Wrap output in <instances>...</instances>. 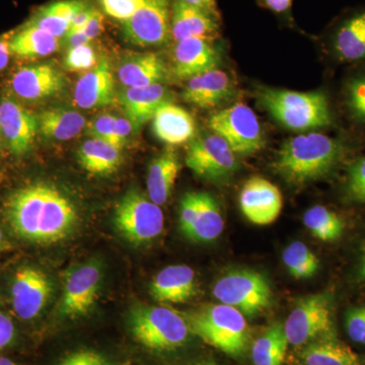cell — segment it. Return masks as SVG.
<instances>
[{
  "label": "cell",
  "instance_id": "1",
  "mask_svg": "<svg viewBox=\"0 0 365 365\" xmlns=\"http://www.w3.org/2000/svg\"><path fill=\"white\" fill-rule=\"evenodd\" d=\"M6 212L16 237L43 246L66 240L78 220L71 199L47 182H35L14 192L7 200Z\"/></svg>",
  "mask_w": 365,
  "mask_h": 365
},
{
  "label": "cell",
  "instance_id": "25",
  "mask_svg": "<svg viewBox=\"0 0 365 365\" xmlns=\"http://www.w3.org/2000/svg\"><path fill=\"white\" fill-rule=\"evenodd\" d=\"M179 155L172 148L163 151L151 162L148 175V196L153 203H167L181 170Z\"/></svg>",
  "mask_w": 365,
  "mask_h": 365
},
{
  "label": "cell",
  "instance_id": "7",
  "mask_svg": "<svg viewBox=\"0 0 365 365\" xmlns=\"http://www.w3.org/2000/svg\"><path fill=\"white\" fill-rule=\"evenodd\" d=\"M113 220L120 235L134 246L155 241L165 227L160 206L138 190H130L118 201Z\"/></svg>",
  "mask_w": 365,
  "mask_h": 365
},
{
  "label": "cell",
  "instance_id": "48",
  "mask_svg": "<svg viewBox=\"0 0 365 365\" xmlns=\"http://www.w3.org/2000/svg\"><path fill=\"white\" fill-rule=\"evenodd\" d=\"M96 11H97V9H93V7L91 6L86 7V9L81 11V13L74 18V20L71 24V30L69 31L83 30V28H85L86 24L90 21L91 19L93 18Z\"/></svg>",
  "mask_w": 365,
  "mask_h": 365
},
{
  "label": "cell",
  "instance_id": "38",
  "mask_svg": "<svg viewBox=\"0 0 365 365\" xmlns=\"http://www.w3.org/2000/svg\"><path fill=\"white\" fill-rule=\"evenodd\" d=\"M97 53L93 46L86 44L69 48L66 58V66L69 71H83L93 69L97 66Z\"/></svg>",
  "mask_w": 365,
  "mask_h": 365
},
{
  "label": "cell",
  "instance_id": "15",
  "mask_svg": "<svg viewBox=\"0 0 365 365\" xmlns=\"http://www.w3.org/2000/svg\"><path fill=\"white\" fill-rule=\"evenodd\" d=\"M39 130L38 118L16 101L0 102V132L14 155H24L31 150Z\"/></svg>",
  "mask_w": 365,
  "mask_h": 365
},
{
  "label": "cell",
  "instance_id": "45",
  "mask_svg": "<svg viewBox=\"0 0 365 365\" xmlns=\"http://www.w3.org/2000/svg\"><path fill=\"white\" fill-rule=\"evenodd\" d=\"M83 31L88 36L91 42L98 38L104 31V18H103L102 14L98 13V11H96Z\"/></svg>",
  "mask_w": 365,
  "mask_h": 365
},
{
  "label": "cell",
  "instance_id": "22",
  "mask_svg": "<svg viewBox=\"0 0 365 365\" xmlns=\"http://www.w3.org/2000/svg\"><path fill=\"white\" fill-rule=\"evenodd\" d=\"M334 52L342 61L365 58V7L338 21L331 35Z\"/></svg>",
  "mask_w": 365,
  "mask_h": 365
},
{
  "label": "cell",
  "instance_id": "55",
  "mask_svg": "<svg viewBox=\"0 0 365 365\" xmlns=\"http://www.w3.org/2000/svg\"><path fill=\"white\" fill-rule=\"evenodd\" d=\"M195 365H220V364H216V362H215V361H202V362H199V364H197Z\"/></svg>",
  "mask_w": 365,
  "mask_h": 365
},
{
  "label": "cell",
  "instance_id": "40",
  "mask_svg": "<svg viewBox=\"0 0 365 365\" xmlns=\"http://www.w3.org/2000/svg\"><path fill=\"white\" fill-rule=\"evenodd\" d=\"M115 121L116 117L111 115H102L93 119L88 127V134L91 138L100 139V140L107 141V143L120 145L115 131Z\"/></svg>",
  "mask_w": 365,
  "mask_h": 365
},
{
  "label": "cell",
  "instance_id": "24",
  "mask_svg": "<svg viewBox=\"0 0 365 365\" xmlns=\"http://www.w3.org/2000/svg\"><path fill=\"white\" fill-rule=\"evenodd\" d=\"M155 136L170 145L186 143L196 132L195 120L179 106L165 103L153 118Z\"/></svg>",
  "mask_w": 365,
  "mask_h": 365
},
{
  "label": "cell",
  "instance_id": "23",
  "mask_svg": "<svg viewBox=\"0 0 365 365\" xmlns=\"http://www.w3.org/2000/svg\"><path fill=\"white\" fill-rule=\"evenodd\" d=\"M167 102H169V95L160 83L146 88H128L121 97L122 108L134 130H139L153 120L158 110Z\"/></svg>",
  "mask_w": 365,
  "mask_h": 365
},
{
  "label": "cell",
  "instance_id": "33",
  "mask_svg": "<svg viewBox=\"0 0 365 365\" xmlns=\"http://www.w3.org/2000/svg\"><path fill=\"white\" fill-rule=\"evenodd\" d=\"M288 343L284 326L280 323L269 327L252 346L255 365H282L287 356Z\"/></svg>",
  "mask_w": 365,
  "mask_h": 365
},
{
  "label": "cell",
  "instance_id": "35",
  "mask_svg": "<svg viewBox=\"0 0 365 365\" xmlns=\"http://www.w3.org/2000/svg\"><path fill=\"white\" fill-rule=\"evenodd\" d=\"M282 260L295 279H309L319 269L318 257L302 242H294L287 247L282 253Z\"/></svg>",
  "mask_w": 365,
  "mask_h": 365
},
{
  "label": "cell",
  "instance_id": "10",
  "mask_svg": "<svg viewBox=\"0 0 365 365\" xmlns=\"http://www.w3.org/2000/svg\"><path fill=\"white\" fill-rule=\"evenodd\" d=\"M235 153L222 137L213 134L190 144L186 163L196 176L211 182L227 181L239 169Z\"/></svg>",
  "mask_w": 365,
  "mask_h": 365
},
{
  "label": "cell",
  "instance_id": "11",
  "mask_svg": "<svg viewBox=\"0 0 365 365\" xmlns=\"http://www.w3.org/2000/svg\"><path fill=\"white\" fill-rule=\"evenodd\" d=\"M102 277L100 265L95 262L71 269L64 281L58 306L60 316L74 319L90 314L100 294Z\"/></svg>",
  "mask_w": 365,
  "mask_h": 365
},
{
  "label": "cell",
  "instance_id": "53",
  "mask_svg": "<svg viewBox=\"0 0 365 365\" xmlns=\"http://www.w3.org/2000/svg\"><path fill=\"white\" fill-rule=\"evenodd\" d=\"M7 247V242L6 237H4V232H2L1 228H0V251H4Z\"/></svg>",
  "mask_w": 365,
  "mask_h": 365
},
{
  "label": "cell",
  "instance_id": "51",
  "mask_svg": "<svg viewBox=\"0 0 365 365\" xmlns=\"http://www.w3.org/2000/svg\"><path fill=\"white\" fill-rule=\"evenodd\" d=\"M11 50L9 47V40L0 38V71H4L9 66Z\"/></svg>",
  "mask_w": 365,
  "mask_h": 365
},
{
  "label": "cell",
  "instance_id": "50",
  "mask_svg": "<svg viewBox=\"0 0 365 365\" xmlns=\"http://www.w3.org/2000/svg\"><path fill=\"white\" fill-rule=\"evenodd\" d=\"M67 44L69 48L78 47L86 44H90L91 41L88 36L86 35L83 30L81 31H69L66 36Z\"/></svg>",
  "mask_w": 365,
  "mask_h": 365
},
{
  "label": "cell",
  "instance_id": "47",
  "mask_svg": "<svg viewBox=\"0 0 365 365\" xmlns=\"http://www.w3.org/2000/svg\"><path fill=\"white\" fill-rule=\"evenodd\" d=\"M261 2L272 13L285 16L292 9L294 0H261Z\"/></svg>",
  "mask_w": 365,
  "mask_h": 365
},
{
  "label": "cell",
  "instance_id": "19",
  "mask_svg": "<svg viewBox=\"0 0 365 365\" xmlns=\"http://www.w3.org/2000/svg\"><path fill=\"white\" fill-rule=\"evenodd\" d=\"M11 88L26 101H41L59 93L64 85L63 76L50 64L21 68L11 78Z\"/></svg>",
  "mask_w": 365,
  "mask_h": 365
},
{
  "label": "cell",
  "instance_id": "32",
  "mask_svg": "<svg viewBox=\"0 0 365 365\" xmlns=\"http://www.w3.org/2000/svg\"><path fill=\"white\" fill-rule=\"evenodd\" d=\"M225 220L215 197L200 192V203L195 222L188 239L197 242L215 241L222 234Z\"/></svg>",
  "mask_w": 365,
  "mask_h": 365
},
{
  "label": "cell",
  "instance_id": "9",
  "mask_svg": "<svg viewBox=\"0 0 365 365\" xmlns=\"http://www.w3.org/2000/svg\"><path fill=\"white\" fill-rule=\"evenodd\" d=\"M208 125L235 155H254L263 148L264 136L258 118L247 105L237 104L215 113L209 118Z\"/></svg>",
  "mask_w": 365,
  "mask_h": 365
},
{
  "label": "cell",
  "instance_id": "8",
  "mask_svg": "<svg viewBox=\"0 0 365 365\" xmlns=\"http://www.w3.org/2000/svg\"><path fill=\"white\" fill-rule=\"evenodd\" d=\"M283 326L289 345H307L326 337L332 331V299L328 294L302 297Z\"/></svg>",
  "mask_w": 365,
  "mask_h": 365
},
{
  "label": "cell",
  "instance_id": "41",
  "mask_svg": "<svg viewBox=\"0 0 365 365\" xmlns=\"http://www.w3.org/2000/svg\"><path fill=\"white\" fill-rule=\"evenodd\" d=\"M145 0H101L105 13L124 21L130 19L143 6Z\"/></svg>",
  "mask_w": 365,
  "mask_h": 365
},
{
  "label": "cell",
  "instance_id": "21",
  "mask_svg": "<svg viewBox=\"0 0 365 365\" xmlns=\"http://www.w3.org/2000/svg\"><path fill=\"white\" fill-rule=\"evenodd\" d=\"M234 93L232 79L216 68L190 78L182 98L196 107L210 109L230 100Z\"/></svg>",
  "mask_w": 365,
  "mask_h": 365
},
{
  "label": "cell",
  "instance_id": "34",
  "mask_svg": "<svg viewBox=\"0 0 365 365\" xmlns=\"http://www.w3.org/2000/svg\"><path fill=\"white\" fill-rule=\"evenodd\" d=\"M304 223L309 232L322 242L337 241L344 232L342 218L325 206L316 205L307 209Z\"/></svg>",
  "mask_w": 365,
  "mask_h": 365
},
{
  "label": "cell",
  "instance_id": "31",
  "mask_svg": "<svg viewBox=\"0 0 365 365\" xmlns=\"http://www.w3.org/2000/svg\"><path fill=\"white\" fill-rule=\"evenodd\" d=\"M304 365H360L351 348L331 338H321L307 344L302 353Z\"/></svg>",
  "mask_w": 365,
  "mask_h": 365
},
{
  "label": "cell",
  "instance_id": "20",
  "mask_svg": "<svg viewBox=\"0 0 365 365\" xmlns=\"http://www.w3.org/2000/svg\"><path fill=\"white\" fill-rule=\"evenodd\" d=\"M115 97V81L107 59H102L83 74L76 83L74 102L81 109H95L111 104Z\"/></svg>",
  "mask_w": 365,
  "mask_h": 365
},
{
  "label": "cell",
  "instance_id": "46",
  "mask_svg": "<svg viewBox=\"0 0 365 365\" xmlns=\"http://www.w3.org/2000/svg\"><path fill=\"white\" fill-rule=\"evenodd\" d=\"M132 130H134L131 122L127 118L116 117L115 121V131L120 145L124 148L127 138L130 135Z\"/></svg>",
  "mask_w": 365,
  "mask_h": 365
},
{
  "label": "cell",
  "instance_id": "16",
  "mask_svg": "<svg viewBox=\"0 0 365 365\" xmlns=\"http://www.w3.org/2000/svg\"><path fill=\"white\" fill-rule=\"evenodd\" d=\"M213 41L190 38L177 42L174 50V71L180 78H192L217 68L220 52Z\"/></svg>",
  "mask_w": 365,
  "mask_h": 365
},
{
  "label": "cell",
  "instance_id": "49",
  "mask_svg": "<svg viewBox=\"0 0 365 365\" xmlns=\"http://www.w3.org/2000/svg\"><path fill=\"white\" fill-rule=\"evenodd\" d=\"M182 1L186 2L190 6L203 9V11H207V13L220 19V11H218L216 0H182Z\"/></svg>",
  "mask_w": 365,
  "mask_h": 365
},
{
  "label": "cell",
  "instance_id": "12",
  "mask_svg": "<svg viewBox=\"0 0 365 365\" xmlns=\"http://www.w3.org/2000/svg\"><path fill=\"white\" fill-rule=\"evenodd\" d=\"M170 0H145L128 20L122 21L125 39L141 47L165 44L170 33Z\"/></svg>",
  "mask_w": 365,
  "mask_h": 365
},
{
  "label": "cell",
  "instance_id": "44",
  "mask_svg": "<svg viewBox=\"0 0 365 365\" xmlns=\"http://www.w3.org/2000/svg\"><path fill=\"white\" fill-rule=\"evenodd\" d=\"M16 336L14 322L6 314L0 313V350L13 343Z\"/></svg>",
  "mask_w": 365,
  "mask_h": 365
},
{
  "label": "cell",
  "instance_id": "5",
  "mask_svg": "<svg viewBox=\"0 0 365 365\" xmlns=\"http://www.w3.org/2000/svg\"><path fill=\"white\" fill-rule=\"evenodd\" d=\"M128 326L134 340L155 352L174 351L192 334L184 314L163 306L136 304L129 313Z\"/></svg>",
  "mask_w": 365,
  "mask_h": 365
},
{
  "label": "cell",
  "instance_id": "42",
  "mask_svg": "<svg viewBox=\"0 0 365 365\" xmlns=\"http://www.w3.org/2000/svg\"><path fill=\"white\" fill-rule=\"evenodd\" d=\"M345 327L350 339L365 345V306L353 307L347 312Z\"/></svg>",
  "mask_w": 365,
  "mask_h": 365
},
{
  "label": "cell",
  "instance_id": "4",
  "mask_svg": "<svg viewBox=\"0 0 365 365\" xmlns=\"http://www.w3.org/2000/svg\"><path fill=\"white\" fill-rule=\"evenodd\" d=\"M259 102L274 119L290 130L306 131L332 123L330 106L325 93L261 88Z\"/></svg>",
  "mask_w": 365,
  "mask_h": 365
},
{
  "label": "cell",
  "instance_id": "28",
  "mask_svg": "<svg viewBox=\"0 0 365 365\" xmlns=\"http://www.w3.org/2000/svg\"><path fill=\"white\" fill-rule=\"evenodd\" d=\"M9 47L11 54L21 58H40L58 50L59 38L25 23L11 36Z\"/></svg>",
  "mask_w": 365,
  "mask_h": 365
},
{
  "label": "cell",
  "instance_id": "54",
  "mask_svg": "<svg viewBox=\"0 0 365 365\" xmlns=\"http://www.w3.org/2000/svg\"><path fill=\"white\" fill-rule=\"evenodd\" d=\"M0 365H18L13 360L6 359V357H0Z\"/></svg>",
  "mask_w": 365,
  "mask_h": 365
},
{
  "label": "cell",
  "instance_id": "43",
  "mask_svg": "<svg viewBox=\"0 0 365 365\" xmlns=\"http://www.w3.org/2000/svg\"><path fill=\"white\" fill-rule=\"evenodd\" d=\"M56 365H118L109 357L95 350L83 349L72 352Z\"/></svg>",
  "mask_w": 365,
  "mask_h": 365
},
{
  "label": "cell",
  "instance_id": "52",
  "mask_svg": "<svg viewBox=\"0 0 365 365\" xmlns=\"http://www.w3.org/2000/svg\"><path fill=\"white\" fill-rule=\"evenodd\" d=\"M359 278L360 280L365 281V245L362 249L361 258H360Z\"/></svg>",
  "mask_w": 365,
  "mask_h": 365
},
{
  "label": "cell",
  "instance_id": "36",
  "mask_svg": "<svg viewBox=\"0 0 365 365\" xmlns=\"http://www.w3.org/2000/svg\"><path fill=\"white\" fill-rule=\"evenodd\" d=\"M348 108L355 119L365 123V74L352 78L346 88Z\"/></svg>",
  "mask_w": 365,
  "mask_h": 365
},
{
  "label": "cell",
  "instance_id": "6",
  "mask_svg": "<svg viewBox=\"0 0 365 365\" xmlns=\"http://www.w3.org/2000/svg\"><path fill=\"white\" fill-rule=\"evenodd\" d=\"M212 294L220 304L234 307L249 318L263 313L273 300L267 278L252 269L227 271L215 281Z\"/></svg>",
  "mask_w": 365,
  "mask_h": 365
},
{
  "label": "cell",
  "instance_id": "56",
  "mask_svg": "<svg viewBox=\"0 0 365 365\" xmlns=\"http://www.w3.org/2000/svg\"><path fill=\"white\" fill-rule=\"evenodd\" d=\"M302 365H304V364H302Z\"/></svg>",
  "mask_w": 365,
  "mask_h": 365
},
{
  "label": "cell",
  "instance_id": "2",
  "mask_svg": "<svg viewBox=\"0 0 365 365\" xmlns=\"http://www.w3.org/2000/svg\"><path fill=\"white\" fill-rule=\"evenodd\" d=\"M343 145L325 134L312 132L289 139L274 160V170L294 186L327 176L339 163Z\"/></svg>",
  "mask_w": 365,
  "mask_h": 365
},
{
  "label": "cell",
  "instance_id": "39",
  "mask_svg": "<svg viewBox=\"0 0 365 365\" xmlns=\"http://www.w3.org/2000/svg\"><path fill=\"white\" fill-rule=\"evenodd\" d=\"M200 203V192L185 194L180 205L179 225L182 234L189 237L197 217Z\"/></svg>",
  "mask_w": 365,
  "mask_h": 365
},
{
  "label": "cell",
  "instance_id": "18",
  "mask_svg": "<svg viewBox=\"0 0 365 365\" xmlns=\"http://www.w3.org/2000/svg\"><path fill=\"white\" fill-rule=\"evenodd\" d=\"M198 292L196 274L188 265L168 266L155 275L150 294L160 304H185Z\"/></svg>",
  "mask_w": 365,
  "mask_h": 365
},
{
  "label": "cell",
  "instance_id": "30",
  "mask_svg": "<svg viewBox=\"0 0 365 365\" xmlns=\"http://www.w3.org/2000/svg\"><path fill=\"white\" fill-rule=\"evenodd\" d=\"M38 122L39 130L46 138L59 141L76 138L86 126L83 115L62 108L46 110L38 118Z\"/></svg>",
  "mask_w": 365,
  "mask_h": 365
},
{
  "label": "cell",
  "instance_id": "26",
  "mask_svg": "<svg viewBox=\"0 0 365 365\" xmlns=\"http://www.w3.org/2000/svg\"><path fill=\"white\" fill-rule=\"evenodd\" d=\"M165 62L155 53L130 57L120 66L118 78L128 88H146L162 83L167 76Z\"/></svg>",
  "mask_w": 365,
  "mask_h": 365
},
{
  "label": "cell",
  "instance_id": "13",
  "mask_svg": "<svg viewBox=\"0 0 365 365\" xmlns=\"http://www.w3.org/2000/svg\"><path fill=\"white\" fill-rule=\"evenodd\" d=\"M11 292L14 311L19 318L29 321L39 316L49 302L52 282L40 269L26 266L14 274Z\"/></svg>",
  "mask_w": 365,
  "mask_h": 365
},
{
  "label": "cell",
  "instance_id": "37",
  "mask_svg": "<svg viewBox=\"0 0 365 365\" xmlns=\"http://www.w3.org/2000/svg\"><path fill=\"white\" fill-rule=\"evenodd\" d=\"M346 194L353 202L365 203V157L353 163L348 170Z\"/></svg>",
  "mask_w": 365,
  "mask_h": 365
},
{
  "label": "cell",
  "instance_id": "3",
  "mask_svg": "<svg viewBox=\"0 0 365 365\" xmlns=\"http://www.w3.org/2000/svg\"><path fill=\"white\" fill-rule=\"evenodd\" d=\"M190 331L206 344L232 357H241L249 343L246 317L227 304H206L184 314Z\"/></svg>",
  "mask_w": 365,
  "mask_h": 365
},
{
  "label": "cell",
  "instance_id": "27",
  "mask_svg": "<svg viewBox=\"0 0 365 365\" xmlns=\"http://www.w3.org/2000/svg\"><path fill=\"white\" fill-rule=\"evenodd\" d=\"M88 6L86 0H58L41 7L26 23L60 39L69 32L74 18Z\"/></svg>",
  "mask_w": 365,
  "mask_h": 365
},
{
  "label": "cell",
  "instance_id": "14",
  "mask_svg": "<svg viewBox=\"0 0 365 365\" xmlns=\"http://www.w3.org/2000/svg\"><path fill=\"white\" fill-rule=\"evenodd\" d=\"M242 215L254 225H268L279 217L283 199L280 190L262 177H251L240 193Z\"/></svg>",
  "mask_w": 365,
  "mask_h": 365
},
{
  "label": "cell",
  "instance_id": "17",
  "mask_svg": "<svg viewBox=\"0 0 365 365\" xmlns=\"http://www.w3.org/2000/svg\"><path fill=\"white\" fill-rule=\"evenodd\" d=\"M170 33L177 42L190 38L215 41L220 35V19L182 0H174Z\"/></svg>",
  "mask_w": 365,
  "mask_h": 365
},
{
  "label": "cell",
  "instance_id": "29",
  "mask_svg": "<svg viewBox=\"0 0 365 365\" xmlns=\"http://www.w3.org/2000/svg\"><path fill=\"white\" fill-rule=\"evenodd\" d=\"M122 150L107 141L88 139L78 151L79 163L91 174H111L121 163Z\"/></svg>",
  "mask_w": 365,
  "mask_h": 365
}]
</instances>
